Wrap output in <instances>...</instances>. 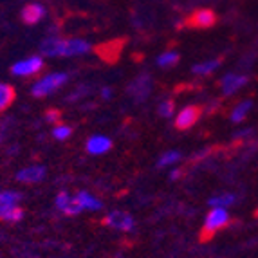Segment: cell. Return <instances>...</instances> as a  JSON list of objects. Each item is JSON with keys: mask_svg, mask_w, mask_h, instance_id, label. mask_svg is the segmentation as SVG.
I'll list each match as a JSON object with an SVG mask.
<instances>
[{"mask_svg": "<svg viewBox=\"0 0 258 258\" xmlns=\"http://www.w3.org/2000/svg\"><path fill=\"white\" fill-rule=\"evenodd\" d=\"M92 45L82 38H61V36H47L40 45L43 56H82L91 51Z\"/></svg>", "mask_w": 258, "mask_h": 258, "instance_id": "obj_1", "label": "cell"}, {"mask_svg": "<svg viewBox=\"0 0 258 258\" xmlns=\"http://www.w3.org/2000/svg\"><path fill=\"white\" fill-rule=\"evenodd\" d=\"M69 80V74L67 73H52L47 76L40 78L35 85L31 87V94L35 98H45V96L56 92L60 87H63Z\"/></svg>", "mask_w": 258, "mask_h": 258, "instance_id": "obj_2", "label": "cell"}, {"mask_svg": "<svg viewBox=\"0 0 258 258\" xmlns=\"http://www.w3.org/2000/svg\"><path fill=\"white\" fill-rule=\"evenodd\" d=\"M228 224H229L228 211L224 210V208H213L206 217V224H204V229L201 233V240L208 242L219 229L226 228Z\"/></svg>", "mask_w": 258, "mask_h": 258, "instance_id": "obj_3", "label": "cell"}, {"mask_svg": "<svg viewBox=\"0 0 258 258\" xmlns=\"http://www.w3.org/2000/svg\"><path fill=\"white\" fill-rule=\"evenodd\" d=\"M43 69V58L42 56H29V58H24V60L17 61V63L11 67V73L13 76H35L40 71Z\"/></svg>", "mask_w": 258, "mask_h": 258, "instance_id": "obj_4", "label": "cell"}, {"mask_svg": "<svg viewBox=\"0 0 258 258\" xmlns=\"http://www.w3.org/2000/svg\"><path fill=\"white\" fill-rule=\"evenodd\" d=\"M105 226L108 228H114V229H121V231H132L136 222H134L132 215L125 213V211H112L105 217L103 220Z\"/></svg>", "mask_w": 258, "mask_h": 258, "instance_id": "obj_5", "label": "cell"}, {"mask_svg": "<svg viewBox=\"0 0 258 258\" xmlns=\"http://www.w3.org/2000/svg\"><path fill=\"white\" fill-rule=\"evenodd\" d=\"M201 117V107L199 105H189V107L182 108L179 112V116L175 117V128L177 130H188L197 123Z\"/></svg>", "mask_w": 258, "mask_h": 258, "instance_id": "obj_6", "label": "cell"}, {"mask_svg": "<svg viewBox=\"0 0 258 258\" xmlns=\"http://www.w3.org/2000/svg\"><path fill=\"white\" fill-rule=\"evenodd\" d=\"M217 22L215 13L211 9H197L191 17L186 20L189 27H195V29H208V27H213Z\"/></svg>", "mask_w": 258, "mask_h": 258, "instance_id": "obj_7", "label": "cell"}, {"mask_svg": "<svg viewBox=\"0 0 258 258\" xmlns=\"http://www.w3.org/2000/svg\"><path fill=\"white\" fill-rule=\"evenodd\" d=\"M20 17H22V22L27 24V26H36V24L42 22L43 17H45V8H43L42 4H38V2H29V4L24 6Z\"/></svg>", "mask_w": 258, "mask_h": 258, "instance_id": "obj_8", "label": "cell"}, {"mask_svg": "<svg viewBox=\"0 0 258 258\" xmlns=\"http://www.w3.org/2000/svg\"><path fill=\"white\" fill-rule=\"evenodd\" d=\"M45 177V168L43 166H29L24 168L17 173V181L26 182V184H35V182L43 181Z\"/></svg>", "mask_w": 258, "mask_h": 258, "instance_id": "obj_9", "label": "cell"}, {"mask_svg": "<svg viewBox=\"0 0 258 258\" xmlns=\"http://www.w3.org/2000/svg\"><path fill=\"white\" fill-rule=\"evenodd\" d=\"M245 83H247V76H242V74H226V76L222 78L220 85H222L224 94L231 96V94H235L242 85H245Z\"/></svg>", "mask_w": 258, "mask_h": 258, "instance_id": "obj_10", "label": "cell"}, {"mask_svg": "<svg viewBox=\"0 0 258 258\" xmlns=\"http://www.w3.org/2000/svg\"><path fill=\"white\" fill-rule=\"evenodd\" d=\"M128 92L138 99V101H141L143 98H147L148 92H150V78H148V74H143V76L136 78V80L130 83Z\"/></svg>", "mask_w": 258, "mask_h": 258, "instance_id": "obj_11", "label": "cell"}, {"mask_svg": "<svg viewBox=\"0 0 258 258\" xmlns=\"http://www.w3.org/2000/svg\"><path fill=\"white\" fill-rule=\"evenodd\" d=\"M110 147H112V141L108 138H105V136H92L87 141V152L94 155L105 154V152L110 150Z\"/></svg>", "mask_w": 258, "mask_h": 258, "instance_id": "obj_12", "label": "cell"}, {"mask_svg": "<svg viewBox=\"0 0 258 258\" xmlns=\"http://www.w3.org/2000/svg\"><path fill=\"white\" fill-rule=\"evenodd\" d=\"M22 201V195L17 191H0V217L4 215L6 211H9L11 208L18 206V203Z\"/></svg>", "mask_w": 258, "mask_h": 258, "instance_id": "obj_13", "label": "cell"}, {"mask_svg": "<svg viewBox=\"0 0 258 258\" xmlns=\"http://www.w3.org/2000/svg\"><path fill=\"white\" fill-rule=\"evenodd\" d=\"M15 98H17V92L11 85L8 83H0V112L6 110L9 105L13 103Z\"/></svg>", "mask_w": 258, "mask_h": 258, "instance_id": "obj_14", "label": "cell"}, {"mask_svg": "<svg viewBox=\"0 0 258 258\" xmlns=\"http://www.w3.org/2000/svg\"><path fill=\"white\" fill-rule=\"evenodd\" d=\"M74 199H76L78 203L82 204L83 210H92V211H96V210H99V208L103 206V204H101V201L94 199L91 194H89V191H80V194H78Z\"/></svg>", "mask_w": 258, "mask_h": 258, "instance_id": "obj_15", "label": "cell"}, {"mask_svg": "<svg viewBox=\"0 0 258 258\" xmlns=\"http://www.w3.org/2000/svg\"><path fill=\"white\" fill-rule=\"evenodd\" d=\"M251 107H253V101H251V99L240 101V103L233 108V112H231V121H233V123H240V121L247 116V112L251 110Z\"/></svg>", "mask_w": 258, "mask_h": 258, "instance_id": "obj_16", "label": "cell"}, {"mask_svg": "<svg viewBox=\"0 0 258 258\" xmlns=\"http://www.w3.org/2000/svg\"><path fill=\"white\" fill-rule=\"evenodd\" d=\"M220 61L219 60H208V61H203V63H197L194 65V74H197V76H208V74H211L213 71L219 69Z\"/></svg>", "mask_w": 258, "mask_h": 258, "instance_id": "obj_17", "label": "cell"}, {"mask_svg": "<svg viewBox=\"0 0 258 258\" xmlns=\"http://www.w3.org/2000/svg\"><path fill=\"white\" fill-rule=\"evenodd\" d=\"M177 61H179V52H175V51H166V52H163V54L157 56V65L163 67V69L173 67Z\"/></svg>", "mask_w": 258, "mask_h": 258, "instance_id": "obj_18", "label": "cell"}, {"mask_svg": "<svg viewBox=\"0 0 258 258\" xmlns=\"http://www.w3.org/2000/svg\"><path fill=\"white\" fill-rule=\"evenodd\" d=\"M235 201H237L235 195H220V197L210 199V204L213 208H226V206H231Z\"/></svg>", "mask_w": 258, "mask_h": 258, "instance_id": "obj_19", "label": "cell"}, {"mask_svg": "<svg viewBox=\"0 0 258 258\" xmlns=\"http://www.w3.org/2000/svg\"><path fill=\"white\" fill-rule=\"evenodd\" d=\"M22 217H24V210L15 206L9 211H6L4 215L0 217V220H6V222H18V220H22Z\"/></svg>", "mask_w": 258, "mask_h": 258, "instance_id": "obj_20", "label": "cell"}, {"mask_svg": "<svg viewBox=\"0 0 258 258\" xmlns=\"http://www.w3.org/2000/svg\"><path fill=\"white\" fill-rule=\"evenodd\" d=\"M181 159V154L179 152H166V154L163 155L159 159V163H157V166L159 168H163V166H170V164H173V163H177V161Z\"/></svg>", "mask_w": 258, "mask_h": 258, "instance_id": "obj_21", "label": "cell"}, {"mask_svg": "<svg viewBox=\"0 0 258 258\" xmlns=\"http://www.w3.org/2000/svg\"><path fill=\"white\" fill-rule=\"evenodd\" d=\"M71 134H73V128L67 125H58V126H54V130H52V136H54V139H58V141L67 139Z\"/></svg>", "mask_w": 258, "mask_h": 258, "instance_id": "obj_22", "label": "cell"}, {"mask_svg": "<svg viewBox=\"0 0 258 258\" xmlns=\"http://www.w3.org/2000/svg\"><path fill=\"white\" fill-rule=\"evenodd\" d=\"M173 108H175V103L172 99H164L163 103L159 105V114L163 117H170L173 114Z\"/></svg>", "mask_w": 258, "mask_h": 258, "instance_id": "obj_23", "label": "cell"}, {"mask_svg": "<svg viewBox=\"0 0 258 258\" xmlns=\"http://www.w3.org/2000/svg\"><path fill=\"white\" fill-rule=\"evenodd\" d=\"M83 211V208H82V204L78 203L76 199H71V203H69V206H67V210L63 211L65 215L67 217H74V215H80Z\"/></svg>", "mask_w": 258, "mask_h": 258, "instance_id": "obj_24", "label": "cell"}, {"mask_svg": "<svg viewBox=\"0 0 258 258\" xmlns=\"http://www.w3.org/2000/svg\"><path fill=\"white\" fill-rule=\"evenodd\" d=\"M71 203V195L67 194V191H61V194H58V197H56V208L60 211H65L67 210V206H69Z\"/></svg>", "mask_w": 258, "mask_h": 258, "instance_id": "obj_25", "label": "cell"}, {"mask_svg": "<svg viewBox=\"0 0 258 258\" xmlns=\"http://www.w3.org/2000/svg\"><path fill=\"white\" fill-rule=\"evenodd\" d=\"M47 119H49V121H52V123H54V121H58V119H60V112L49 110V112H47Z\"/></svg>", "mask_w": 258, "mask_h": 258, "instance_id": "obj_26", "label": "cell"}, {"mask_svg": "<svg viewBox=\"0 0 258 258\" xmlns=\"http://www.w3.org/2000/svg\"><path fill=\"white\" fill-rule=\"evenodd\" d=\"M103 98H105V99L110 98V89H103Z\"/></svg>", "mask_w": 258, "mask_h": 258, "instance_id": "obj_27", "label": "cell"}, {"mask_svg": "<svg viewBox=\"0 0 258 258\" xmlns=\"http://www.w3.org/2000/svg\"><path fill=\"white\" fill-rule=\"evenodd\" d=\"M254 215H256V217H258V210H256V211H254Z\"/></svg>", "mask_w": 258, "mask_h": 258, "instance_id": "obj_28", "label": "cell"}]
</instances>
